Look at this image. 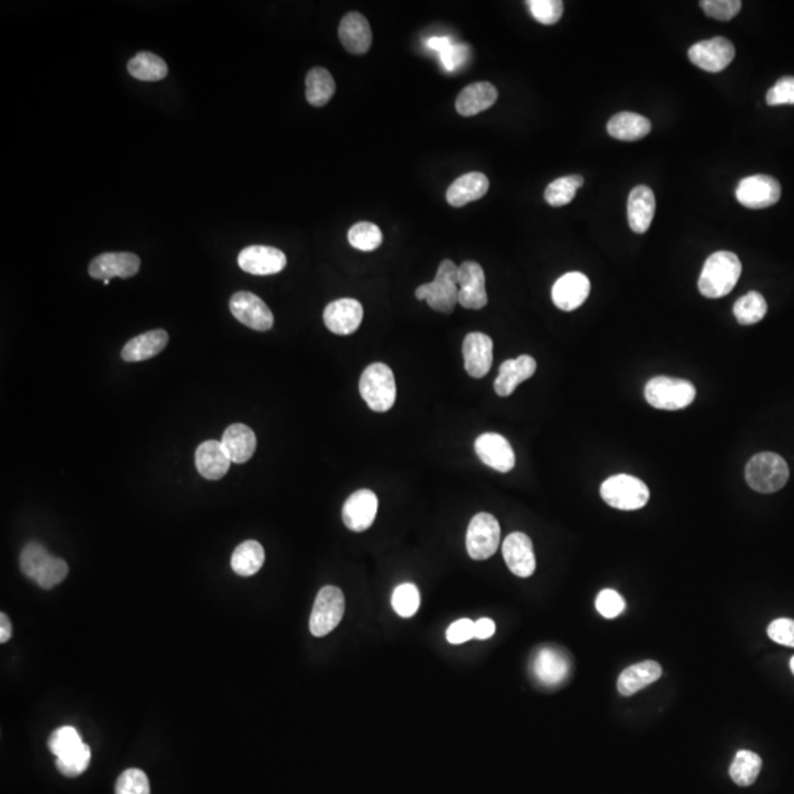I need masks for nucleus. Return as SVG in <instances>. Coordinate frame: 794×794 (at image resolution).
I'll use <instances>...</instances> for the list:
<instances>
[{"label":"nucleus","mask_w":794,"mask_h":794,"mask_svg":"<svg viewBox=\"0 0 794 794\" xmlns=\"http://www.w3.org/2000/svg\"><path fill=\"white\" fill-rule=\"evenodd\" d=\"M582 184H584V178L577 174L558 178L547 185L546 192H544V201L553 208L568 205L574 201L577 190Z\"/></svg>","instance_id":"e433bc0d"},{"label":"nucleus","mask_w":794,"mask_h":794,"mask_svg":"<svg viewBox=\"0 0 794 794\" xmlns=\"http://www.w3.org/2000/svg\"><path fill=\"white\" fill-rule=\"evenodd\" d=\"M359 392L373 412H387L396 402V380L393 371L383 362L371 364L359 380Z\"/></svg>","instance_id":"20e7f679"},{"label":"nucleus","mask_w":794,"mask_h":794,"mask_svg":"<svg viewBox=\"0 0 794 794\" xmlns=\"http://www.w3.org/2000/svg\"><path fill=\"white\" fill-rule=\"evenodd\" d=\"M347 241L352 248L358 249L361 252H373L382 246L383 232L377 224L362 221L349 230Z\"/></svg>","instance_id":"58836bf2"},{"label":"nucleus","mask_w":794,"mask_h":794,"mask_svg":"<svg viewBox=\"0 0 794 794\" xmlns=\"http://www.w3.org/2000/svg\"><path fill=\"white\" fill-rule=\"evenodd\" d=\"M490 183L483 173H468L453 181L446 193V201L453 208H462L478 201L488 192Z\"/></svg>","instance_id":"a878e982"},{"label":"nucleus","mask_w":794,"mask_h":794,"mask_svg":"<svg viewBox=\"0 0 794 794\" xmlns=\"http://www.w3.org/2000/svg\"><path fill=\"white\" fill-rule=\"evenodd\" d=\"M596 610L606 619H614L626 610V600L612 589H605L596 598Z\"/></svg>","instance_id":"49530a36"},{"label":"nucleus","mask_w":794,"mask_h":794,"mask_svg":"<svg viewBox=\"0 0 794 794\" xmlns=\"http://www.w3.org/2000/svg\"><path fill=\"white\" fill-rule=\"evenodd\" d=\"M767 103L770 107L794 105V77H782L775 86L770 87L767 93Z\"/></svg>","instance_id":"09e8293b"},{"label":"nucleus","mask_w":794,"mask_h":794,"mask_svg":"<svg viewBox=\"0 0 794 794\" xmlns=\"http://www.w3.org/2000/svg\"><path fill=\"white\" fill-rule=\"evenodd\" d=\"M527 5L531 15L540 24H556L563 14V4L561 0H530Z\"/></svg>","instance_id":"a18cd8bd"},{"label":"nucleus","mask_w":794,"mask_h":794,"mask_svg":"<svg viewBox=\"0 0 794 794\" xmlns=\"http://www.w3.org/2000/svg\"><path fill=\"white\" fill-rule=\"evenodd\" d=\"M115 794H150L147 775L137 768L124 770L115 784Z\"/></svg>","instance_id":"c03bdc74"},{"label":"nucleus","mask_w":794,"mask_h":794,"mask_svg":"<svg viewBox=\"0 0 794 794\" xmlns=\"http://www.w3.org/2000/svg\"><path fill=\"white\" fill-rule=\"evenodd\" d=\"M497 100V89L487 81L474 83L465 87L457 99L458 114L462 117H474L488 109Z\"/></svg>","instance_id":"c85d7f7f"},{"label":"nucleus","mask_w":794,"mask_h":794,"mask_svg":"<svg viewBox=\"0 0 794 794\" xmlns=\"http://www.w3.org/2000/svg\"><path fill=\"white\" fill-rule=\"evenodd\" d=\"M91 751L86 743L72 751L71 755L65 756L56 761V768L65 777H79L90 765Z\"/></svg>","instance_id":"37998d69"},{"label":"nucleus","mask_w":794,"mask_h":794,"mask_svg":"<svg viewBox=\"0 0 794 794\" xmlns=\"http://www.w3.org/2000/svg\"><path fill=\"white\" fill-rule=\"evenodd\" d=\"M465 371L472 378H483L493 364V340L483 333H469L462 345Z\"/></svg>","instance_id":"4be33fe9"},{"label":"nucleus","mask_w":794,"mask_h":794,"mask_svg":"<svg viewBox=\"0 0 794 794\" xmlns=\"http://www.w3.org/2000/svg\"><path fill=\"white\" fill-rule=\"evenodd\" d=\"M467 552L474 561H486L497 552L500 544L499 521L487 512L477 514L467 531Z\"/></svg>","instance_id":"1a4fd4ad"},{"label":"nucleus","mask_w":794,"mask_h":794,"mask_svg":"<svg viewBox=\"0 0 794 794\" xmlns=\"http://www.w3.org/2000/svg\"><path fill=\"white\" fill-rule=\"evenodd\" d=\"M392 606L399 617H413L421 606L420 590L412 582H403L401 586H397L392 594Z\"/></svg>","instance_id":"ea45409f"},{"label":"nucleus","mask_w":794,"mask_h":794,"mask_svg":"<svg viewBox=\"0 0 794 794\" xmlns=\"http://www.w3.org/2000/svg\"><path fill=\"white\" fill-rule=\"evenodd\" d=\"M734 56V44L723 37L702 40L688 49V58L693 65L706 72L723 71L733 62Z\"/></svg>","instance_id":"f8f14e48"},{"label":"nucleus","mask_w":794,"mask_h":794,"mask_svg":"<svg viewBox=\"0 0 794 794\" xmlns=\"http://www.w3.org/2000/svg\"><path fill=\"white\" fill-rule=\"evenodd\" d=\"M345 608V594L338 587L326 586L319 590L309 618V629L315 638L330 634L342 621Z\"/></svg>","instance_id":"6e6552de"},{"label":"nucleus","mask_w":794,"mask_h":794,"mask_svg":"<svg viewBox=\"0 0 794 794\" xmlns=\"http://www.w3.org/2000/svg\"><path fill=\"white\" fill-rule=\"evenodd\" d=\"M600 496L606 504L619 511H638L649 502L647 486L636 477L618 474L603 481Z\"/></svg>","instance_id":"0eeeda50"},{"label":"nucleus","mask_w":794,"mask_h":794,"mask_svg":"<svg viewBox=\"0 0 794 794\" xmlns=\"http://www.w3.org/2000/svg\"><path fill=\"white\" fill-rule=\"evenodd\" d=\"M762 770V759L751 751H739L730 767V777L740 787H749L756 781Z\"/></svg>","instance_id":"c9c22d12"},{"label":"nucleus","mask_w":794,"mask_h":794,"mask_svg":"<svg viewBox=\"0 0 794 794\" xmlns=\"http://www.w3.org/2000/svg\"><path fill=\"white\" fill-rule=\"evenodd\" d=\"M735 197L746 208H770L780 201L781 185L774 177L756 174L740 181L735 189Z\"/></svg>","instance_id":"9b49d317"},{"label":"nucleus","mask_w":794,"mask_h":794,"mask_svg":"<svg viewBox=\"0 0 794 794\" xmlns=\"http://www.w3.org/2000/svg\"><path fill=\"white\" fill-rule=\"evenodd\" d=\"M446 638L450 645H462L471 638H476V622L471 621L468 618L453 622L452 626L448 629Z\"/></svg>","instance_id":"3c124183"},{"label":"nucleus","mask_w":794,"mask_h":794,"mask_svg":"<svg viewBox=\"0 0 794 794\" xmlns=\"http://www.w3.org/2000/svg\"><path fill=\"white\" fill-rule=\"evenodd\" d=\"M338 37L343 46L352 55H365L373 43V32L365 16L358 13H349L343 16Z\"/></svg>","instance_id":"5701e85b"},{"label":"nucleus","mask_w":794,"mask_h":794,"mask_svg":"<svg viewBox=\"0 0 794 794\" xmlns=\"http://www.w3.org/2000/svg\"><path fill=\"white\" fill-rule=\"evenodd\" d=\"M476 452L484 465L496 471L509 472L515 467V452L502 434H481L476 440Z\"/></svg>","instance_id":"f3484780"},{"label":"nucleus","mask_w":794,"mask_h":794,"mask_svg":"<svg viewBox=\"0 0 794 794\" xmlns=\"http://www.w3.org/2000/svg\"><path fill=\"white\" fill-rule=\"evenodd\" d=\"M505 562L516 577L528 578L534 574L535 554L530 537L524 533H512L502 546Z\"/></svg>","instance_id":"a211bd4d"},{"label":"nucleus","mask_w":794,"mask_h":794,"mask_svg":"<svg viewBox=\"0 0 794 794\" xmlns=\"http://www.w3.org/2000/svg\"><path fill=\"white\" fill-rule=\"evenodd\" d=\"M700 6L704 9V14L711 18L730 21L740 13L742 2L740 0H704V2H700Z\"/></svg>","instance_id":"de8ad7c7"},{"label":"nucleus","mask_w":794,"mask_h":794,"mask_svg":"<svg viewBox=\"0 0 794 794\" xmlns=\"http://www.w3.org/2000/svg\"><path fill=\"white\" fill-rule=\"evenodd\" d=\"M377 511V495L368 488H361L343 505V523L349 530L362 533L373 525Z\"/></svg>","instance_id":"4468645a"},{"label":"nucleus","mask_w":794,"mask_h":794,"mask_svg":"<svg viewBox=\"0 0 794 794\" xmlns=\"http://www.w3.org/2000/svg\"><path fill=\"white\" fill-rule=\"evenodd\" d=\"M286 265V255L271 246H249L239 253V267L252 276H274Z\"/></svg>","instance_id":"2eb2a0df"},{"label":"nucleus","mask_w":794,"mask_h":794,"mask_svg":"<svg viewBox=\"0 0 794 794\" xmlns=\"http://www.w3.org/2000/svg\"><path fill=\"white\" fill-rule=\"evenodd\" d=\"M645 397L657 410H685L696 399V389L681 378L655 377L646 384Z\"/></svg>","instance_id":"423d86ee"},{"label":"nucleus","mask_w":794,"mask_h":794,"mask_svg":"<svg viewBox=\"0 0 794 794\" xmlns=\"http://www.w3.org/2000/svg\"><path fill=\"white\" fill-rule=\"evenodd\" d=\"M746 481L755 492L770 495L779 492L790 477L786 460L777 453H758L746 465Z\"/></svg>","instance_id":"39448f33"},{"label":"nucleus","mask_w":794,"mask_h":794,"mask_svg":"<svg viewBox=\"0 0 794 794\" xmlns=\"http://www.w3.org/2000/svg\"><path fill=\"white\" fill-rule=\"evenodd\" d=\"M790 669H791V673L794 674V657H791V661H790Z\"/></svg>","instance_id":"5fc2aeb1"},{"label":"nucleus","mask_w":794,"mask_h":794,"mask_svg":"<svg viewBox=\"0 0 794 794\" xmlns=\"http://www.w3.org/2000/svg\"><path fill=\"white\" fill-rule=\"evenodd\" d=\"M590 295V279L582 272H568L556 279L552 288V300L561 311H575Z\"/></svg>","instance_id":"412c9836"},{"label":"nucleus","mask_w":794,"mask_h":794,"mask_svg":"<svg viewBox=\"0 0 794 794\" xmlns=\"http://www.w3.org/2000/svg\"><path fill=\"white\" fill-rule=\"evenodd\" d=\"M742 276V262L733 252H715L700 272L699 290L708 299H720L732 293Z\"/></svg>","instance_id":"f257e3e1"},{"label":"nucleus","mask_w":794,"mask_h":794,"mask_svg":"<svg viewBox=\"0 0 794 794\" xmlns=\"http://www.w3.org/2000/svg\"><path fill=\"white\" fill-rule=\"evenodd\" d=\"M657 201L652 189L647 185H638L629 193V229L638 234H643L650 229L653 217H655Z\"/></svg>","instance_id":"bb28decb"},{"label":"nucleus","mask_w":794,"mask_h":794,"mask_svg":"<svg viewBox=\"0 0 794 794\" xmlns=\"http://www.w3.org/2000/svg\"><path fill=\"white\" fill-rule=\"evenodd\" d=\"M429 48L436 51L441 58L446 71H455L467 60L468 48L464 44H453L448 37H433L429 40Z\"/></svg>","instance_id":"a19ab883"},{"label":"nucleus","mask_w":794,"mask_h":794,"mask_svg":"<svg viewBox=\"0 0 794 794\" xmlns=\"http://www.w3.org/2000/svg\"><path fill=\"white\" fill-rule=\"evenodd\" d=\"M230 311L237 321L252 330L268 331L274 326L271 309L250 291H237L230 299Z\"/></svg>","instance_id":"ddd939ff"},{"label":"nucleus","mask_w":794,"mask_h":794,"mask_svg":"<svg viewBox=\"0 0 794 794\" xmlns=\"http://www.w3.org/2000/svg\"><path fill=\"white\" fill-rule=\"evenodd\" d=\"M495 631L496 626L492 619L481 618V619L476 621V638H478V640H487V638H492Z\"/></svg>","instance_id":"603ef678"},{"label":"nucleus","mask_w":794,"mask_h":794,"mask_svg":"<svg viewBox=\"0 0 794 794\" xmlns=\"http://www.w3.org/2000/svg\"><path fill=\"white\" fill-rule=\"evenodd\" d=\"M11 636H13V624H11L8 615L2 612L0 614V643H6Z\"/></svg>","instance_id":"864d4df0"},{"label":"nucleus","mask_w":794,"mask_h":794,"mask_svg":"<svg viewBox=\"0 0 794 794\" xmlns=\"http://www.w3.org/2000/svg\"><path fill=\"white\" fill-rule=\"evenodd\" d=\"M83 743L80 733L74 727L68 725L58 728L49 737V749L58 759L71 755L72 751H77Z\"/></svg>","instance_id":"79ce46f5"},{"label":"nucleus","mask_w":794,"mask_h":794,"mask_svg":"<svg viewBox=\"0 0 794 794\" xmlns=\"http://www.w3.org/2000/svg\"><path fill=\"white\" fill-rule=\"evenodd\" d=\"M140 269V258L130 252H109L96 256L89 265V274L95 279H110L114 277L130 279Z\"/></svg>","instance_id":"6ab92c4d"},{"label":"nucleus","mask_w":794,"mask_h":794,"mask_svg":"<svg viewBox=\"0 0 794 794\" xmlns=\"http://www.w3.org/2000/svg\"><path fill=\"white\" fill-rule=\"evenodd\" d=\"M364 319V307L356 299H338L324 309L326 328L337 336L354 335Z\"/></svg>","instance_id":"aec40b11"},{"label":"nucleus","mask_w":794,"mask_h":794,"mask_svg":"<svg viewBox=\"0 0 794 794\" xmlns=\"http://www.w3.org/2000/svg\"><path fill=\"white\" fill-rule=\"evenodd\" d=\"M168 333L164 330H152L137 337L131 338L122 349L121 356L126 362H142L161 354L168 345Z\"/></svg>","instance_id":"c756f323"},{"label":"nucleus","mask_w":794,"mask_h":794,"mask_svg":"<svg viewBox=\"0 0 794 794\" xmlns=\"http://www.w3.org/2000/svg\"><path fill=\"white\" fill-rule=\"evenodd\" d=\"M265 562V551L256 540H248L236 547L232 556V568L237 575L250 577L262 568Z\"/></svg>","instance_id":"473e14b6"},{"label":"nucleus","mask_w":794,"mask_h":794,"mask_svg":"<svg viewBox=\"0 0 794 794\" xmlns=\"http://www.w3.org/2000/svg\"><path fill=\"white\" fill-rule=\"evenodd\" d=\"M21 571L25 577L36 582L42 589L58 586L67 578L68 565L63 559L49 553L39 543H28L21 552Z\"/></svg>","instance_id":"f03ea898"},{"label":"nucleus","mask_w":794,"mask_h":794,"mask_svg":"<svg viewBox=\"0 0 794 794\" xmlns=\"http://www.w3.org/2000/svg\"><path fill=\"white\" fill-rule=\"evenodd\" d=\"M127 70L134 79L140 81H159L168 74V65L165 61L155 55L152 52H140L131 58L127 65Z\"/></svg>","instance_id":"72a5a7b5"},{"label":"nucleus","mask_w":794,"mask_h":794,"mask_svg":"<svg viewBox=\"0 0 794 794\" xmlns=\"http://www.w3.org/2000/svg\"><path fill=\"white\" fill-rule=\"evenodd\" d=\"M767 300L758 291H749L740 298L734 305V317L743 326H753L765 318L767 315Z\"/></svg>","instance_id":"4c0bfd02"},{"label":"nucleus","mask_w":794,"mask_h":794,"mask_svg":"<svg viewBox=\"0 0 794 794\" xmlns=\"http://www.w3.org/2000/svg\"><path fill=\"white\" fill-rule=\"evenodd\" d=\"M537 370V362L528 354H523L516 359H507L499 368V373L495 380V392L497 396H511L521 383L534 375Z\"/></svg>","instance_id":"b1692460"},{"label":"nucleus","mask_w":794,"mask_h":794,"mask_svg":"<svg viewBox=\"0 0 794 794\" xmlns=\"http://www.w3.org/2000/svg\"><path fill=\"white\" fill-rule=\"evenodd\" d=\"M225 450L232 462L244 464L253 457L256 450V436L248 425L232 424L225 430L222 440Z\"/></svg>","instance_id":"7c9ffc66"},{"label":"nucleus","mask_w":794,"mask_h":794,"mask_svg":"<svg viewBox=\"0 0 794 794\" xmlns=\"http://www.w3.org/2000/svg\"><path fill=\"white\" fill-rule=\"evenodd\" d=\"M418 300H425L434 311L450 314L459 303V267L450 260L439 265L436 279L415 291Z\"/></svg>","instance_id":"7ed1b4c3"},{"label":"nucleus","mask_w":794,"mask_h":794,"mask_svg":"<svg viewBox=\"0 0 794 794\" xmlns=\"http://www.w3.org/2000/svg\"><path fill=\"white\" fill-rule=\"evenodd\" d=\"M194 460L197 471L206 480H221L229 472L232 465L229 453L222 443L217 440L203 441L197 448Z\"/></svg>","instance_id":"393cba45"},{"label":"nucleus","mask_w":794,"mask_h":794,"mask_svg":"<svg viewBox=\"0 0 794 794\" xmlns=\"http://www.w3.org/2000/svg\"><path fill=\"white\" fill-rule=\"evenodd\" d=\"M662 676V666L657 661H643L631 665L618 678V692L621 696H633Z\"/></svg>","instance_id":"cd10ccee"},{"label":"nucleus","mask_w":794,"mask_h":794,"mask_svg":"<svg viewBox=\"0 0 794 794\" xmlns=\"http://www.w3.org/2000/svg\"><path fill=\"white\" fill-rule=\"evenodd\" d=\"M652 130L649 119L636 112H619L608 122L610 137L622 142H636L646 137Z\"/></svg>","instance_id":"2f4dec72"},{"label":"nucleus","mask_w":794,"mask_h":794,"mask_svg":"<svg viewBox=\"0 0 794 794\" xmlns=\"http://www.w3.org/2000/svg\"><path fill=\"white\" fill-rule=\"evenodd\" d=\"M533 673L544 687H558L570 676V655L556 646H543L533 659Z\"/></svg>","instance_id":"9d476101"},{"label":"nucleus","mask_w":794,"mask_h":794,"mask_svg":"<svg viewBox=\"0 0 794 794\" xmlns=\"http://www.w3.org/2000/svg\"><path fill=\"white\" fill-rule=\"evenodd\" d=\"M768 636L770 640L779 645L794 647V621L789 618H780L770 622L768 627Z\"/></svg>","instance_id":"8fccbe9b"},{"label":"nucleus","mask_w":794,"mask_h":794,"mask_svg":"<svg viewBox=\"0 0 794 794\" xmlns=\"http://www.w3.org/2000/svg\"><path fill=\"white\" fill-rule=\"evenodd\" d=\"M336 93L333 75L326 68H312L307 75V99L312 107H324Z\"/></svg>","instance_id":"f704fd0d"},{"label":"nucleus","mask_w":794,"mask_h":794,"mask_svg":"<svg viewBox=\"0 0 794 794\" xmlns=\"http://www.w3.org/2000/svg\"><path fill=\"white\" fill-rule=\"evenodd\" d=\"M488 302L486 274L480 264L465 260L459 265V303L467 309H483Z\"/></svg>","instance_id":"dca6fc26"}]
</instances>
